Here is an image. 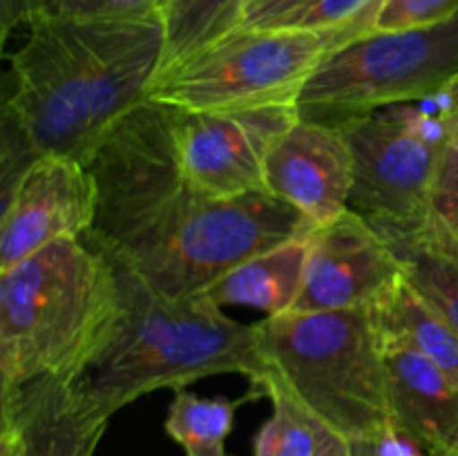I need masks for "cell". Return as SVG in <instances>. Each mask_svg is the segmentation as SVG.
Segmentation results:
<instances>
[{
  "instance_id": "6da1fadb",
  "label": "cell",
  "mask_w": 458,
  "mask_h": 456,
  "mask_svg": "<svg viewBox=\"0 0 458 456\" xmlns=\"http://www.w3.org/2000/svg\"><path fill=\"white\" fill-rule=\"evenodd\" d=\"M170 121L173 107L146 98L89 159L98 186L89 246L165 293L197 295L237 264L311 232L271 192L215 199L191 190L174 164Z\"/></svg>"
},
{
  "instance_id": "7a4b0ae2",
  "label": "cell",
  "mask_w": 458,
  "mask_h": 456,
  "mask_svg": "<svg viewBox=\"0 0 458 456\" xmlns=\"http://www.w3.org/2000/svg\"><path fill=\"white\" fill-rule=\"evenodd\" d=\"M9 56L0 112V179L40 156L89 164L148 97L164 56L155 4L98 16L45 18Z\"/></svg>"
},
{
  "instance_id": "3957f363",
  "label": "cell",
  "mask_w": 458,
  "mask_h": 456,
  "mask_svg": "<svg viewBox=\"0 0 458 456\" xmlns=\"http://www.w3.org/2000/svg\"><path fill=\"white\" fill-rule=\"evenodd\" d=\"M107 258V255H106ZM121 289V320L106 351L79 380L112 416L159 389H186L210 376H267L258 325L224 313L204 293L170 295L130 264L107 258Z\"/></svg>"
},
{
  "instance_id": "277c9868",
  "label": "cell",
  "mask_w": 458,
  "mask_h": 456,
  "mask_svg": "<svg viewBox=\"0 0 458 456\" xmlns=\"http://www.w3.org/2000/svg\"><path fill=\"white\" fill-rule=\"evenodd\" d=\"M121 320L119 277L85 240H61L0 271V392L81 380Z\"/></svg>"
},
{
  "instance_id": "5b68a950",
  "label": "cell",
  "mask_w": 458,
  "mask_h": 456,
  "mask_svg": "<svg viewBox=\"0 0 458 456\" xmlns=\"http://www.w3.org/2000/svg\"><path fill=\"white\" fill-rule=\"evenodd\" d=\"M255 325L267 374L331 432L356 443L394 427L383 331L374 308L289 311Z\"/></svg>"
},
{
  "instance_id": "8992f818",
  "label": "cell",
  "mask_w": 458,
  "mask_h": 456,
  "mask_svg": "<svg viewBox=\"0 0 458 456\" xmlns=\"http://www.w3.org/2000/svg\"><path fill=\"white\" fill-rule=\"evenodd\" d=\"M347 40V31L293 25L231 31L155 76L146 98L199 114L298 107L322 61Z\"/></svg>"
},
{
  "instance_id": "52a82bcc",
  "label": "cell",
  "mask_w": 458,
  "mask_h": 456,
  "mask_svg": "<svg viewBox=\"0 0 458 456\" xmlns=\"http://www.w3.org/2000/svg\"><path fill=\"white\" fill-rule=\"evenodd\" d=\"M458 76V13L423 30L369 31L335 47L298 101L300 121L344 128L385 107L419 103Z\"/></svg>"
},
{
  "instance_id": "ba28073f",
  "label": "cell",
  "mask_w": 458,
  "mask_h": 456,
  "mask_svg": "<svg viewBox=\"0 0 458 456\" xmlns=\"http://www.w3.org/2000/svg\"><path fill=\"white\" fill-rule=\"evenodd\" d=\"M343 132L353 152L349 208L378 228L425 222L450 148L445 119L432 98L385 107Z\"/></svg>"
},
{
  "instance_id": "9c48e42d",
  "label": "cell",
  "mask_w": 458,
  "mask_h": 456,
  "mask_svg": "<svg viewBox=\"0 0 458 456\" xmlns=\"http://www.w3.org/2000/svg\"><path fill=\"white\" fill-rule=\"evenodd\" d=\"M298 119V107L237 114H199L173 107L170 137L179 177L191 190L215 199L268 192V150Z\"/></svg>"
},
{
  "instance_id": "30bf717a",
  "label": "cell",
  "mask_w": 458,
  "mask_h": 456,
  "mask_svg": "<svg viewBox=\"0 0 458 456\" xmlns=\"http://www.w3.org/2000/svg\"><path fill=\"white\" fill-rule=\"evenodd\" d=\"M0 192V271L54 241L85 240L97 224V179L88 164L70 156L31 161Z\"/></svg>"
},
{
  "instance_id": "8fae6325",
  "label": "cell",
  "mask_w": 458,
  "mask_h": 456,
  "mask_svg": "<svg viewBox=\"0 0 458 456\" xmlns=\"http://www.w3.org/2000/svg\"><path fill=\"white\" fill-rule=\"evenodd\" d=\"M403 277L405 266L383 232L349 208L313 226L293 311L376 308Z\"/></svg>"
},
{
  "instance_id": "7c38bea8",
  "label": "cell",
  "mask_w": 458,
  "mask_h": 456,
  "mask_svg": "<svg viewBox=\"0 0 458 456\" xmlns=\"http://www.w3.org/2000/svg\"><path fill=\"white\" fill-rule=\"evenodd\" d=\"M112 414L79 380L0 392V456H94Z\"/></svg>"
},
{
  "instance_id": "4fadbf2b",
  "label": "cell",
  "mask_w": 458,
  "mask_h": 456,
  "mask_svg": "<svg viewBox=\"0 0 458 456\" xmlns=\"http://www.w3.org/2000/svg\"><path fill=\"white\" fill-rule=\"evenodd\" d=\"M267 190L322 226L349 210L353 152L343 128L295 121L267 156Z\"/></svg>"
},
{
  "instance_id": "5bb4252c",
  "label": "cell",
  "mask_w": 458,
  "mask_h": 456,
  "mask_svg": "<svg viewBox=\"0 0 458 456\" xmlns=\"http://www.w3.org/2000/svg\"><path fill=\"white\" fill-rule=\"evenodd\" d=\"M383 342L394 427L429 454L458 456V380L398 335L383 331Z\"/></svg>"
},
{
  "instance_id": "9a60e30c",
  "label": "cell",
  "mask_w": 458,
  "mask_h": 456,
  "mask_svg": "<svg viewBox=\"0 0 458 456\" xmlns=\"http://www.w3.org/2000/svg\"><path fill=\"white\" fill-rule=\"evenodd\" d=\"M309 235L311 232L237 264L215 280L204 295L219 308L249 307L267 313V317L293 311L302 291Z\"/></svg>"
},
{
  "instance_id": "2e32d148",
  "label": "cell",
  "mask_w": 458,
  "mask_h": 456,
  "mask_svg": "<svg viewBox=\"0 0 458 456\" xmlns=\"http://www.w3.org/2000/svg\"><path fill=\"white\" fill-rule=\"evenodd\" d=\"M378 231L401 258L407 280L458 334V237L432 219Z\"/></svg>"
},
{
  "instance_id": "e0dca14e",
  "label": "cell",
  "mask_w": 458,
  "mask_h": 456,
  "mask_svg": "<svg viewBox=\"0 0 458 456\" xmlns=\"http://www.w3.org/2000/svg\"><path fill=\"white\" fill-rule=\"evenodd\" d=\"M380 329L398 335L458 380V334L407 275L374 308Z\"/></svg>"
},
{
  "instance_id": "ac0fdd59",
  "label": "cell",
  "mask_w": 458,
  "mask_h": 456,
  "mask_svg": "<svg viewBox=\"0 0 458 456\" xmlns=\"http://www.w3.org/2000/svg\"><path fill=\"white\" fill-rule=\"evenodd\" d=\"M262 396L264 393L253 387L242 398L199 396L179 389L168 407L165 434L186 452V456H228L226 438L235 427L237 410Z\"/></svg>"
},
{
  "instance_id": "d6986e66",
  "label": "cell",
  "mask_w": 458,
  "mask_h": 456,
  "mask_svg": "<svg viewBox=\"0 0 458 456\" xmlns=\"http://www.w3.org/2000/svg\"><path fill=\"white\" fill-rule=\"evenodd\" d=\"M253 389L273 402V414L253 438V456H322L331 438L338 436L273 376H264Z\"/></svg>"
},
{
  "instance_id": "ffe728a7",
  "label": "cell",
  "mask_w": 458,
  "mask_h": 456,
  "mask_svg": "<svg viewBox=\"0 0 458 456\" xmlns=\"http://www.w3.org/2000/svg\"><path fill=\"white\" fill-rule=\"evenodd\" d=\"M164 30V56L157 76L215 40L233 0H152Z\"/></svg>"
},
{
  "instance_id": "44dd1931",
  "label": "cell",
  "mask_w": 458,
  "mask_h": 456,
  "mask_svg": "<svg viewBox=\"0 0 458 456\" xmlns=\"http://www.w3.org/2000/svg\"><path fill=\"white\" fill-rule=\"evenodd\" d=\"M150 7V4H148ZM128 12L119 0H0L3 38L16 27H31L45 18L98 16V13Z\"/></svg>"
},
{
  "instance_id": "7402d4cb",
  "label": "cell",
  "mask_w": 458,
  "mask_h": 456,
  "mask_svg": "<svg viewBox=\"0 0 458 456\" xmlns=\"http://www.w3.org/2000/svg\"><path fill=\"white\" fill-rule=\"evenodd\" d=\"M385 0H313L309 7L286 25L307 27V30H340L358 38L371 31L378 7ZM282 25V27H286Z\"/></svg>"
},
{
  "instance_id": "603a6c76",
  "label": "cell",
  "mask_w": 458,
  "mask_h": 456,
  "mask_svg": "<svg viewBox=\"0 0 458 456\" xmlns=\"http://www.w3.org/2000/svg\"><path fill=\"white\" fill-rule=\"evenodd\" d=\"M458 13V0H385L371 31H407L441 25Z\"/></svg>"
},
{
  "instance_id": "cb8c5ba5",
  "label": "cell",
  "mask_w": 458,
  "mask_h": 456,
  "mask_svg": "<svg viewBox=\"0 0 458 456\" xmlns=\"http://www.w3.org/2000/svg\"><path fill=\"white\" fill-rule=\"evenodd\" d=\"M428 219L458 237V150L447 148L434 183Z\"/></svg>"
},
{
  "instance_id": "d4e9b609",
  "label": "cell",
  "mask_w": 458,
  "mask_h": 456,
  "mask_svg": "<svg viewBox=\"0 0 458 456\" xmlns=\"http://www.w3.org/2000/svg\"><path fill=\"white\" fill-rule=\"evenodd\" d=\"M313 0H258L250 4L240 16L237 25L231 31L237 30H264V27H282L298 16L304 7H309ZM228 31V34H231Z\"/></svg>"
},
{
  "instance_id": "484cf974",
  "label": "cell",
  "mask_w": 458,
  "mask_h": 456,
  "mask_svg": "<svg viewBox=\"0 0 458 456\" xmlns=\"http://www.w3.org/2000/svg\"><path fill=\"white\" fill-rule=\"evenodd\" d=\"M352 452L353 456H437L396 427H389L376 438L352 443Z\"/></svg>"
},
{
  "instance_id": "4316f807",
  "label": "cell",
  "mask_w": 458,
  "mask_h": 456,
  "mask_svg": "<svg viewBox=\"0 0 458 456\" xmlns=\"http://www.w3.org/2000/svg\"><path fill=\"white\" fill-rule=\"evenodd\" d=\"M429 98H432V103L438 107L443 119H445L450 148L458 150V76H454L441 92H437Z\"/></svg>"
},
{
  "instance_id": "83f0119b",
  "label": "cell",
  "mask_w": 458,
  "mask_h": 456,
  "mask_svg": "<svg viewBox=\"0 0 458 456\" xmlns=\"http://www.w3.org/2000/svg\"><path fill=\"white\" fill-rule=\"evenodd\" d=\"M253 3H258V0H233L231 13H228L226 22H224V27H222V31H219V36H217V38H222V36H226L228 31H231L233 27L237 25V21H240V16H242V13H244L246 9H249L250 4H253ZM217 38H215V40H217ZM210 43H213V40H210Z\"/></svg>"
},
{
  "instance_id": "f1b7e54d",
  "label": "cell",
  "mask_w": 458,
  "mask_h": 456,
  "mask_svg": "<svg viewBox=\"0 0 458 456\" xmlns=\"http://www.w3.org/2000/svg\"><path fill=\"white\" fill-rule=\"evenodd\" d=\"M322 456H353L352 443L343 436H334L329 445H327V450L322 452Z\"/></svg>"
}]
</instances>
